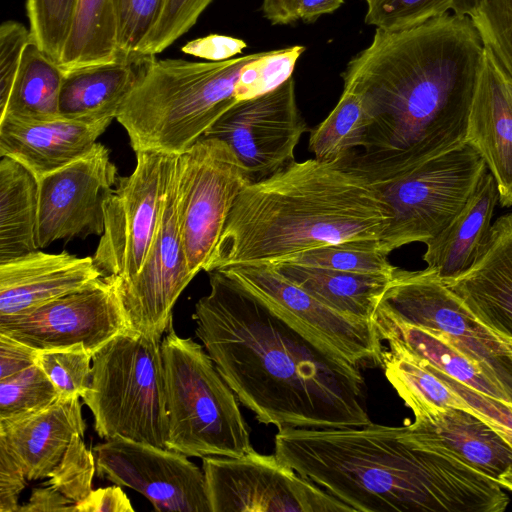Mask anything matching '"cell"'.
Masks as SVG:
<instances>
[{
    "instance_id": "6da1fadb",
    "label": "cell",
    "mask_w": 512,
    "mask_h": 512,
    "mask_svg": "<svg viewBox=\"0 0 512 512\" xmlns=\"http://www.w3.org/2000/svg\"><path fill=\"white\" fill-rule=\"evenodd\" d=\"M195 333L239 402L266 425L371 423L357 364L289 322L225 270L208 272Z\"/></svg>"
},
{
    "instance_id": "7a4b0ae2",
    "label": "cell",
    "mask_w": 512,
    "mask_h": 512,
    "mask_svg": "<svg viewBox=\"0 0 512 512\" xmlns=\"http://www.w3.org/2000/svg\"><path fill=\"white\" fill-rule=\"evenodd\" d=\"M483 61L484 47L465 16L376 29L342 73L343 89L360 95L367 114L362 152L404 166L466 142Z\"/></svg>"
},
{
    "instance_id": "3957f363",
    "label": "cell",
    "mask_w": 512,
    "mask_h": 512,
    "mask_svg": "<svg viewBox=\"0 0 512 512\" xmlns=\"http://www.w3.org/2000/svg\"><path fill=\"white\" fill-rule=\"evenodd\" d=\"M275 455L360 512H502V486L461 458L408 440L403 426L278 430Z\"/></svg>"
},
{
    "instance_id": "277c9868",
    "label": "cell",
    "mask_w": 512,
    "mask_h": 512,
    "mask_svg": "<svg viewBox=\"0 0 512 512\" xmlns=\"http://www.w3.org/2000/svg\"><path fill=\"white\" fill-rule=\"evenodd\" d=\"M388 215L375 188L342 164L294 161L237 196L206 272L277 264L344 242H380Z\"/></svg>"
},
{
    "instance_id": "5b68a950",
    "label": "cell",
    "mask_w": 512,
    "mask_h": 512,
    "mask_svg": "<svg viewBox=\"0 0 512 512\" xmlns=\"http://www.w3.org/2000/svg\"><path fill=\"white\" fill-rule=\"evenodd\" d=\"M257 53L218 62L145 57L116 120L132 149L178 155L238 103L236 84Z\"/></svg>"
},
{
    "instance_id": "8992f818",
    "label": "cell",
    "mask_w": 512,
    "mask_h": 512,
    "mask_svg": "<svg viewBox=\"0 0 512 512\" xmlns=\"http://www.w3.org/2000/svg\"><path fill=\"white\" fill-rule=\"evenodd\" d=\"M341 164L365 177L381 197L388 222L380 244L388 255L407 244H426L441 233L487 170L468 141L410 165H392L361 151Z\"/></svg>"
},
{
    "instance_id": "52a82bcc",
    "label": "cell",
    "mask_w": 512,
    "mask_h": 512,
    "mask_svg": "<svg viewBox=\"0 0 512 512\" xmlns=\"http://www.w3.org/2000/svg\"><path fill=\"white\" fill-rule=\"evenodd\" d=\"M168 439L188 457H238L252 449L238 399L203 347L180 337L170 321L161 341Z\"/></svg>"
},
{
    "instance_id": "ba28073f",
    "label": "cell",
    "mask_w": 512,
    "mask_h": 512,
    "mask_svg": "<svg viewBox=\"0 0 512 512\" xmlns=\"http://www.w3.org/2000/svg\"><path fill=\"white\" fill-rule=\"evenodd\" d=\"M104 439L124 437L167 448L168 415L161 342L131 328L92 355L82 395Z\"/></svg>"
},
{
    "instance_id": "9c48e42d",
    "label": "cell",
    "mask_w": 512,
    "mask_h": 512,
    "mask_svg": "<svg viewBox=\"0 0 512 512\" xmlns=\"http://www.w3.org/2000/svg\"><path fill=\"white\" fill-rule=\"evenodd\" d=\"M376 312L446 340L493 374L512 399V342L484 325L432 269L396 267Z\"/></svg>"
},
{
    "instance_id": "30bf717a",
    "label": "cell",
    "mask_w": 512,
    "mask_h": 512,
    "mask_svg": "<svg viewBox=\"0 0 512 512\" xmlns=\"http://www.w3.org/2000/svg\"><path fill=\"white\" fill-rule=\"evenodd\" d=\"M178 223L190 273L204 270L240 191L249 183L231 147L200 138L176 155Z\"/></svg>"
},
{
    "instance_id": "8fae6325",
    "label": "cell",
    "mask_w": 512,
    "mask_h": 512,
    "mask_svg": "<svg viewBox=\"0 0 512 512\" xmlns=\"http://www.w3.org/2000/svg\"><path fill=\"white\" fill-rule=\"evenodd\" d=\"M211 512H355L277 456L202 457Z\"/></svg>"
},
{
    "instance_id": "7c38bea8",
    "label": "cell",
    "mask_w": 512,
    "mask_h": 512,
    "mask_svg": "<svg viewBox=\"0 0 512 512\" xmlns=\"http://www.w3.org/2000/svg\"><path fill=\"white\" fill-rule=\"evenodd\" d=\"M128 176L118 177L104 204V232L93 255L104 276L127 281L150 251L161 217L175 155L136 152Z\"/></svg>"
},
{
    "instance_id": "4fadbf2b",
    "label": "cell",
    "mask_w": 512,
    "mask_h": 512,
    "mask_svg": "<svg viewBox=\"0 0 512 512\" xmlns=\"http://www.w3.org/2000/svg\"><path fill=\"white\" fill-rule=\"evenodd\" d=\"M128 327L118 280L112 276L28 312L0 318V333L34 349L83 346L92 355Z\"/></svg>"
},
{
    "instance_id": "5bb4252c",
    "label": "cell",
    "mask_w": 512,
    "mask_h": 512,
    "mask_svg": "<svg viewBox=\"0 0 512 512\" xmlns=\"http://www.w3.org/2000/svg\"><path fill=\"white\" fill-rule=\"evenodd\" d=\"M308 130L290 78L273 91L235 104L203 137L227 143L252 183L292 164L295 148Z\"/></svg>"
},
{
    "instance_id": "9a60e30c",
    "label": "cell",
    "mask_w": 512,
    "mask_h": 512,
    "mask_svg": "<svg viewBox=\"0 0 512 512\" xmlns=\"http://www.w3.org/2000/svg\"><path fill=\"white\" fill-rule=\"evenodd\" d=\"M225 270L272 310L358 366H381L384 348L374 321L332 309L282 276L272 264Z\"/></svg>"
},
{
    "instance_id": "2e32d148",
    "label": "cell",
    "mask_w": 512,
    "mask_h": 512,
    "mask_svg": "<svg viewBox=\"0 0 512 512\" xmlns=\"http://www.w3.org/2000/svg\"><path fill=\"white\" fill-rule=\"evenodd\" d=\"M92 451L98 477L141 493L156 511L211 512L203 470L188 456L124 437Z\"/></svg>"
},
{
    "instance_id": "e0dca14e",
    "label": "cell",
    "mask_w": 512,
    "mask_h": 512,
    "mask_svg": "<svg viewBox=\"0 0 512 512\" xmlns=\"http://www.w3.org/2000/svg\"><path fill=\"white\" fill-rule=\"evenodd\" d=\"M118 171L101 143L82 158L38 181L36 242L39 249L104 232V204Z\"/></svg>"
},
{
    "instance_id": "ac0fdd59",
    "label": "cell",
    "mask_w": 512,
    "mask_h": 512,
    "mask_svg": "<svg viewBox=\"0 0 512 512\" xmlns=\"http://www.w3.org/2000/svg\"><path fill=\"white\" fill-rule=\"evenodd\" d=\"M175 162L161 217L140 271L118 288L129 328L160 341L172 320V308L194 278L182 245L177 211Z\"/></svg>"
},
{
    "instance_id": "d6986e66",
    "label": "cell",
    "mask_w": 512,
    "mask_h": 512,
    "mask_svg": "<svg viewBox=\"0 0 512 512\" xmlns=\"http://www.w3.org/2000/svg\"><path fill=\"white\" fill-rule=\"evenodd\" d=\"M413 414L414 421L403 426L408 440L452 453L512 491V447L474 412L449 407Z\"/></svg>"
},
{
    "instance_id": "ffe728a7",
    "label": "cell",
    "mask_w": 512,
    "mask_h": 512,
    "mask_svg": "<svg viewBox=\"0 0 512 512\" xmlns=\"http://www.w3.org/2000/svg\"><path fill=\"white\" fill-rule=\"evenodd\" d=\"M104 274L93 257L40 249L0 263V318L19 315L82 290Z\"/></svg>"
},
{
    "instance_id": "44dd1931",
    "label": "cell",
    "mask_w": 512,
    "mask_h": 512,
    "mask_svg": "<svg viewBox=\"0 0 512 512\" xmlns=\"http://www.w3.org/2000/svg\"><path fill=\"white\" fill-rule=\"evenodd\" d=\"M107 127L61 116L50 120L4 116L0 118V156L19 162L39 181L89 153Z\"/></svg>"
},
{
    "instance_id": "7402d4cb",
    "label": "cell",
    "mask_w": 512,
    "mask_h": 512,
    "mask_svg": "<svg viewBox=\"0 0 512 512\" xmlns=\"http://www.w3.org/2000/svg\"><path fill=\"white\" fill-rule=\"evenodd\" d=\"M466 141L479 151L494 176L501 205L512 206V84L485 48Z\"/></svg>"
},
{
    "instance_id": "603a6c76",
    "label": "cell",
    "mask_w": 512,
    "mask_h": 512,
    "mask_svg": "<svg viewBox=\"0 0 512 512\" xmlns=\"http://www.w3.org/2000/svg\"><path fill=\"white\" fill-rule=\"evenodd\" d=\"M445 284L484 325L512 342V213L492 225L478 262Z\"/></svg>"
},
{
    "instance_id": "cb8c5ba5",
    "label": "cell",
    "mask_w": 512,
    "mask_h": 512,
    "mask_svg": "<svg viewBox=\"0 0 512 512\" xmlns=\"http://www.w3.org/2000/svg\"><path fill=\"white\" fill-rule=\"evenodd\" d=\"M498 201L497 182L486 170L462 210L441 233L426 243L423 260L444 283L465 274L482 257Z\"/></svg>"
},
{
    "instance_id": "d4e9b609",
    "label": "cell",
    "mask_w": 512,
    "mask_h": 512,
    "mask_svg": "<svg viewBox=\"0 0 512 512\" xmlns=\"http://www.w3.org/2000/svg\"><path fill=\"white\" fill-rule=\"evenodd\" d=\"M79 397L58 399L25 418L0 423L2 439L21 462L28 481L43 479L60 461L72 437L84 436Z\"/></svg>"
},
{
    "instance_id": "484cf974",
    "label": "cell",
    "mask_w": 512,
    "mask_h": 512,
    "mask_svg": "<svg viewBox=\"0 0 512 512\" xmlns=\"http://www.w3.org/2000/svg\"><path fill=\"white\" fill-rule=\"evenodd\" d=\"M144 60L145 57L138 55H120L112 62L64 71L60 116L109 126L134 88Z\"/></svg>"
},
{
    "instance_id": "4316f807",
    "label": "cell",
    "mask_w": 512,
    "mask_h": 512,
    "mask_svg": "<svg viewBox=\"0 0 512 512\" xmlns=\"http://www.w3.org/2000/svg\"><path fill=\"white\" fill-rule=\"evenodd\" d=\"M373 321L382 341L398 346L478 392L512 403L511 397L493 374L446 340L378 312Z\"/></svg>"
},
{
    "instance_id": "83f0119b",
    "label": "cell",
    "mask_w": 512,
    "mask_h": 512,
    "mask_svg": "<svg viewBox=\"0 0 512 512\" xmlns=\"http://www.w3.org/2000/svg\"><path fill=\"white\" fill-rule=\"evenodd\" d=\"M272 265L282 276L332 309L368 321L374 320L391 278L287 262Z\"/></svg>"
},
{
    "instance_id": "f1b7e54d",
    "label": "cell",
    "mask_w": 512,
    "mask_h": 512,
    "mask_svg": "<svg viewBox=\"0 0 512 512\" xmlns=\"http://www.w3.org/2000/svg\"><path fill=\"white\" fill-rule=\"evenodd\" d=\"M38 180L22 164L0 159V263L38 248Z\"/></svg>"
},
{
    "instance_id": "f546056e",
    "label": "cell",
    "mask_w": 512,
    "mask_h": 512,
    "mask_svg": "<svg viewBox=\"0 0 512 512\" xmlns=\"http://www.w3.org/2000/svg\"><path fill=\"white\" fill-rule=\"evenodd\" d=\"M64 70L36 42L26 47L23 60L0 118L12 116L30 120L60 117L59 99Z\"/></svg>"
},
{
    "instance_id": "4dcf8cb0",
    "label": "cell",
    "mask_w": 512,
    "mask_h": 512,
    "mask_svg": "<svg viewBox=\"0 0 512 512\" xmlns=\"http://www.w3.org/2000/svg\"><path fill=\"white\" fill-rule=\"evenodd\" d=\"M119 56L116 0H78L61 68L68 71L112 62Z\"/></svg>"
},
{
    "instance_id": "1f68e13d",
    "label": "cell",
    "mask_w": 512,
    "mask_h": 512,
    "mask_svg": "<svg viewBox=\"0 0 512 512\" xmlns=\"http://www.w3.org/2000/svg\"><path fill=\"white\" fill-rule=\"evenodd\" d=\"M368 118L360 95L343 92L328 116L310 132L309 150L323 162L341 164L363 149Z\"/></svg>"
},
{
    "instance_id": "d6a6232c",
    "label": "cell",
    "mask_w": 512,
    "mask_h": 512,
    "mask_svg": "<svg viewBox=\"0 0 512 512\" xmlns=\"http://www.w3.org/2000/svg\"><path fill=\"white\" fill-rule=\"evenodd\" d=\"M385 376L412 412L459 408L473 412L468 403L430 370L389 348L382 356Z\"/></svg>"
},
{
    "instance_id": "836d02e7",
    "label": "cell",
    "mask_w": 512,
    "mask_h": 512,
    "mask_svg": "<svg viewBox=\"0 0 512 512\" xmlns=\"http://www.w3.org/2000/svg\"><path fill=\"white\" fill-rule=\"evenodd\" d=\"M451 10L469 18L483 47L512 84V0H454Z\"/></svg>"
},
{
    "instance_id": "e575fe53",
    "label": "cell",
    "mask_w": 512,
    "mask_h": 512,
    "mask_svg": "<svg viewBox=\"0 0 512 512\" xmlns=\"http://www.w3.org/2000/svg\"><path fill=\"white\" fill-rule=\"evenodd\" d=\"M287 263L338 271L391 277L393 266L380 242H344L299 253Z\"/></svg>"
},
{
    "instance_id": "d590c367",
    "label": "cell",
    "mask_w": 512,
    "mask_h": 512,
    "mask_svg": "<svg viewBox=\"0 0 512 512\" xmlns=\"http://www.w3.org/2000/svg\"><path fill=\"white\" fill-rule=\"evenodd\" d=\"M58 399L52 381L36 363L0 380V423L30 416Z\"/></svg>"
},
{
    "instance_id": "8d00e7d4",
    "label": "cell",
    "mask_w": 512,
    "mask_h": 512,
    "mask_svg": "<svg viewBox=\"0 0 512 512\" xmlns=\"http://www.w3.org/2000/svg\"><path fill=\"white\" fill-rule=\"evenodd\" d=\"M304 51V46L296 45L258 52L241 71L235 88L237 101L266 94L292 78L295 65Z\"/></svg>"
},
{
    "instance_id": "74e56055",
    "label": "cell",
    "mask_w": 512,
    "mask_h": 512,
    "mask_svg": "<svg viewBox=\"0 0 512 512\" xmlns=\"http://www.w3.org/2000/svg\"><path fill=\"white\" fill-rule=\"evenodd\" d=\"M78 0H26L33 40L58 64L70 34Z\"/></svg>"
},
{
    "instance_id": "f35d334b",
    "label": "cell",
    "mask_w": 512,
    "mask_h": 512,
    "mask_svg": "<svg viewBox=\"0 0 512 512\" xmlns=\"http://www.w3.org/2000/svg\"><path fill=\"white\" fill-rule=\"evenodd\" d=\"M37 364L52 381L59 399L80 398L89 388L92 354L83 346L40 350Z\"/></svg>"
},
{
    "instance_id": "ab89813d",
    "label": "cell",
    "mask_w": 512,
    "mask_h": 512,
    "mask_svg": "<svg viewBox=\"0 0 512 512\" xmlns=\"http://www.w3.org/2000/svg\"><path fill=\"white\" fill-rule=\"evenodd\" d=\"M213 0H164L154 27L136 55L153 57L186 34Z\"/></svg>"
},
{
    "instance_id": "60d3db41",
    "label": "cell",
    "mask_w": 512,
    "mask_h": 512,
    "mask_svg": "<svg viewBox=\"0 0 512 512\" xmlns=\"http://www.w3.org/2000/svg\"><path fill=\"white\" fill-rule=\"evenodd\" d=\"M454 0H365L368 25L387 31L409 28L447 14Z\"/></svg>"
},
{
    "instance_id": "b9f144b4",
    "label": "cell",
    "mask_w": 512,
    "mask_h": 512,
    "mask_svg": "<svg viewBox=\"0 0 512 512\" xmlns=\"http://www.w3.org/2000/svg\"><path fill=\"white\" fill-rule=\"evenodd\" d=\"M95 472L93 451L86 447L81 434H75L60 461L49 473L45 485L58 490L75 504L93 490Z\"/></svg>"
},
{
    "instance_id": "7bdbcfd3",
    "label": "cell",
    "mask_w": 512,
    "mask_h": 512,
    "mask_svg": "<svg viewBox=\"0 0 512 512\" xmlns=\"http://www.w3.org/2000/svg\"><path fill=\"white\" fill-rule=\"evenodd\" d=\"M393 349L401 352L415 362L424 366L459 394L470 406L471 410L494 431H496L512 447V403L493 398L478 392L465 384L449 377L421 359L413 357L398 346Z\"/></svg>"
},
{
    "instance_id": "ee69618b",
    "label": "cell",
    "mask_w": 512,
    "mask_h": 512,
    "mask_svg": "<svg viewBox=\"0 0 512 512\" xmlns=\"http://www.w3.org/2000/svg\"><path fill=\"white\" fill-rule=\"evenodd\" d=\"M164 0H116L117 45L120 55H136L157 22Z\"/></svg>"
},
{
    "instance_id": "f6af8a7d",
    "label": "cell",
    "mask_w": 512,
    "mask_h": 512,
    "mask_svg": "<svg viewBox=\"0 0 512 512\" xmlns=\"http://www.w3.org/2000/svg\"><path fill=\"white\" fill-rule=\"evenodd\" d=\"M32 39L29 28L18 21L7 20L0 26V110L8 101L24 52Z\"/></svg>"
},
{
    "instance_id": "bcb514c9",
    "label": "cell",
    "mask_w": 512,
    "mask_h": 512,
    "mask_svg": "<svg viewBox=\"0 0 512 512\" xmlns=\"http://www.w3.org/2000/svg\"><path fill=\"white\" fill-rule=\"evenodd\" d=\"M27 481L21 462L0 439V512H18L19 496Z\"/></svg>"
},
{
    "instance_id": "7dc6e473",
    "label": "cell",
    "mask_w": 512,
    "mask_h": 512,
    "mask_svg": "<svg viewBox=\"0 0 512 512\" xmlns=\"http://www.w3.org/2000/svg\"><path fill=\"white\" fill-rule=\"evenodd\" d=\"M246 43L235 37L210 34L186 43L181 51L210 62L224 61L240 54Z\"/></svg>"
},
{
    "instance_id": "c3c4849f",
    "label": "cell",
    "mask_w": 512,
    "mask_h": 512,
    "mask_svg": "<svg viewBox=\"0 0 512 512\" xmlns=\"http://www.w3.org/2000/svg\"><path fill=\"white\" fill-rule=\"evenodd\" d=\"M39 351L0 333V380L36 364Z\"/></svg>"
},
{
    "instance_id": "681fc988",
    "label": "cell",
    "mask_w": 512,
    "mask_h": 512,
    "mask_svg": "<svg viewBox=\"0 0 512 512\" xmlns=\"http://www.w3.org/2000/svg\"><path fill=\"white\" fill-rule=\"evenodd\" d=\"M74 512H134V508L121 486L115 484L92 490L74 504Z\"/></svg>"
},
{
    "instance_id": "f907efd6",
    "label": "cell",
    "mask_w": 512,
    "mask_h": 512,
    "mask_svg": "<svg viewBox=\"0 0 512 512\" xmlns=\"http://www.w3.org/2000/svg\"><path fill=\"white\" fill-rule=\"evenodd\" d=\"M74 512V503L58 490L47 485L32 490L29 500L18 512Z\"/></svg>"
},
{
    "instance_id": "816d5d0a",
    "label": "cell",
    "mask_w": 512,
    "mask_h": 512,
    "mask_svg": "<svg viewBox=\"0 0 512 512\" xmlns=\"http://www.w3.org/2000/svg\"><path fill=\"white\" fill-rule=\"evenodd\" d=\"M262 11L272 24L286 25L298 20L297 0H263Z\"/></svg>"
},
{
    "instance_id": "f5cc1de1",
    "label": "cell",
    "mask_w": 512,
    "mask_h": 512,
    "mask_svg": "<svg viewBox=\"0 0 512 512\" xmlns=\"http://www.w3.org/2000/svg\"><path fill=\"white\" fill-rule=\"evenodd\" d=\"M344 0H297L298 19L314 22L320 16L337 10Z\"/></svg>"
}]
</instances>
